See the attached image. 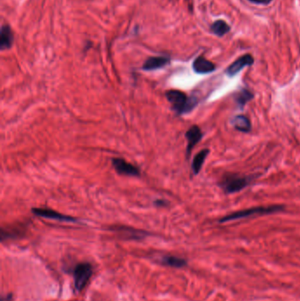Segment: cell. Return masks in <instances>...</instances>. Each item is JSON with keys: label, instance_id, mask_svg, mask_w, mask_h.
<instances>
[{"label": "cell", "instance_id": "8992f818", "mask_svg": "<svg viewBox=\"0 0 300 301\" xmlns=\"http://www.w3.org/2000/svg\"><path fill=\"white\" fill-rule=\"evenodd\" d=\"M32 212L34 215L49 220H57L61 222H77V220L72 216L65 215L58 211L47 208H33Z\"/></svg>", "mask_w": 300, "mask_h": 301}, {"label": "cell", "instance_id": "ac0fdd59", "mask_svg": "<svg viewBox=\"0 0 300 301\" xmlns=\"http://www.w3.org/2000/svg\"><path fill=\"white\" fill-rule=\"evenodd\" d=\"M249 1L253 2L254 4H270L272 0H249Z\"/></svg>", "mask_w": 300, "mask_h": 301}, {"label": "cell", "instance_id": "30bf717a", "mask_svg": "<svg viewBox=\"0 0 300 301\" xmlns=\"http://www.w3.org/2000/svg\"><path fill=\"white\" fill-rule=\"evenodd\" d=\"M193 69L197 74H207L214 72L216 66L212 62L206 59L204 56H200L194 61Z\"/></svg>", "mask_w": 300, "mask_h": 301}, {"label": "cell", "instance_id": "7a4b0ae2", "mask_svg": "<svg viewBox=\"0 0 300 301\" xmlns=\"http://www.w3.org/2000/svg\"><path fill=\"white\" fill-rule=\"evenodd\" d=\"M283 209H284L283 205H270V206L250 208V209H247V210L235 211V212H232L231 214L225 216L224 218L219 220V223H225V222L240 220V219H246V218H249V217H253V216L268 215V214L283 211Z\"/></svg>", "mask_w": 300, "mask_h": 301}, {"label": "cell", "instance_id": "6da1fadb", "mask_svg": "<svg viewBox=\"0 0 300 301\" xmlns=\"http://www.w3.org/2000/svg\"><path fill=\"white\" fill-rule=\"evenodd\" d=\"M166 97L168 102L171 104L172 108L178 115L189 113L198 103L197 100L189 98L183 92L179 90L167 91Z\"/></svg>", "mask_w": 300, "mask_h": 301}, {"label": "cell", "instance_id": "7c38bea8", "mask_svg": "<svg viewBox=\"0 0 300 301\" xmlns=\"http://www.w3.org/2000/svg\"><path fill=\"white\" fill-rule=\"evenodd\" d=\"M159 262L165 266L172 267V268H183L188 264L185 259L170 254L163 255L159 260Z\"/></svg>", "mask_w": 300, "mask_h": 301}, {"label": "cell", "instance_id": "277c9868", "mask_svg": "<svg viewBox=\"0 0 300 301\" xmlns=\"http://www.w3.org/2000/svg\"><path fill=\"white\" fill-rule=\"evenodd\" d=\"M251 176H241L239 175L229 174L223 178L220 186L228 194L235 193L247 188L252 181Z\"/></svg>", "mask_w": 300, "mask_h": 301}, {"label": "cell", "instance_id": "4fadbf2b", "mask_svg": "<svg viewBox=\"0 0 300 301\" xmlns=\"http://www.w3.org/2000/svg\"><path fill=\"white\" fill-rule=\"evenodd\" d=\"M232 125L237 130L241 132H249L251 130V123L247 116H236L232 120Z\"/></svg>", "mask_w": 300, "mask_h": 301}, {"label": "cell", "instance_id": "d6986e66", "mask_svg": "<svg viewBox=\"0 0 300 301\" xmlns=\"http://www.w3.org/2000/svg\"><path fill=\"white\" fill-rule=\"evenodd\" d=\"M154 204H156L157 206H166V205L168 204V202L167 201H165V200H157L154 202Z\"/></svg>", "mask_w": 300, "mask_h": 301}, {"label": "cell", "instance_id": "ffe728a7", "mask_svg": "<svg viewBox=\"0 0 300 301\" xmlns=\"http://www.w3.org/2000/svg\"><path fill=\"white\" fill-rule=\"evenodd\" d=\"M1 301H13V297H12L11 294L6 295V296H2Z\"/></svg>", "mask_w": 300, "mask_h": 301}, {"label": "cell", "instance_id": "8fae6325", "mask_svg": "<svg viewBox=\"0 0 300 301\" xmlns=\"http://www.w3.org/2000/svg\"><path fill=\"white\" fill-rule=\"evenodd\" d=\"M169 58L165 56H152L149 57L143 65V70L145 71H153L162 68L169 63Z\"/></svg>", "mask_w": 300, "mask_h": 301}, {"label": "cell", "instance_id": "ba28073f", "mask_svg": "<svg viewBox=\"0 0 300 301\" xmlns=\"http://www.w3.org/2000/svg\"><path fill=\"white\" fill-rule=\"evenodd\" d=\"M253 61H254L253 57L250 54H246L244 56H241L228 67L226 69V74L228 76L232 77L236 74H239L245 67L253 65Z\"/></svg>", "mask_w": 300, "mask_h": 301}, {"label": "cell", "instance_id": "3957f363", "mask_svg": "<svg viewBox=\"0 0 300 301\" xmlns=\"http://www.w3.org/2000/svg\"><path fill=\"white\" fill-rule=\"evenodd\" d=\"M93 266L90 263H79L73 269V274L74 278V286L76 291L80 293L86 288L91 276H93Z\"/></svg>", "mask_w": 300, "mask_h": 301}, {"label": "cell", "instance_id": "2e32d148", "mask_svg": "<svg viewBox=\"0 0 300 301\" xmlns=\"http://www.w3.org/2000/svg\"><path fill=\"white\" fill-rule=\"evenodd\" d=\"M210 30L214 35H218V36H224L230 31V26L225 21L219 20L211 25Z\"/></svg>", "mask_w": 300, "mask_h": 301}, {"label": "cell", "instance_id": "9a60e30c", "mask_svg": "<svg viewBox=\"0 0 300 301\" xmlns=\"http://www.w3.org/2000/svg\"><path fill=\"white\" fill-rule=\"evenodd\" d=\"M209 153H210L209 149H203L195 156L193 162H192V171L195 175H198L199 172L201 171L203 162L205 161L206 157L208 156Z\"/></svg>", "mask_w": 300, "mask_h": 301}, {"label": "cell", "instance_id": "52a82bcc", "mask_svg": "<svg viewBox=\"0 0 300 301\" xmlns=\"http://www.w3.org/2000/svg\"><path fill=\"white\" fill-rule=\"evenodd\" d=\"M111 230L117 232L121 237H124L127 240H141L148 235V233L145 231L137 230V229L129 227V226H112Z\"/></svg>", "mask_w": 300, "mask_h": 301}, {"label": "cell", "instance_id": "e0dca14e", "mask_svg": "<svg viewBox=\"0 0 300 301\" xmlns=\"http://www.w3.org/2000/svg\"><path fill=\"white\" fill-rule=\"evenodd\" d=\"M253 98V94L251 91L249 89H242V90L239 92L237 95H236L235 100L236 102L238 104V106L240 108H243L245 107V105L249 102V100Z\"/></svg>", "mask_w": 300, "mask_h": 301}, {"label": "cell", "instance_id": "5b68a950", "mask_svg": "<svg viewBox=\"0 0 300 301\" xmlns=\"http://www.w3.org/2000/svg\"><path fill=\"white\" fill-rule=\"evenodd\" d=\"M112 165L117 174H119L121 176L138 177L141 175L139 168L126 161L125 159L115 158L112 159Z\"/></svg>", "mask_w": 300, "mask_h": 301}, {"label": "cell", "instance_id": "9c48e42d", "mask_svg": "<svg viewBox=\"0 0 300 301\" xmlns=\"http://www.w3.org/2000/svg\"><path fill=\"white\" fill-rule=\"evenodd\" d=\"M185 136H186L187 141H188L187 155L189 157L194 147L197 146V144L200 142V140L202 138V132H201V129L198 127V125H193L188 129V131L186 132Z\"/></svg>", "mask_w": 300, "mask_h": 301}, {"label": "cell", "instance_id": "5bb4252c", "mask_svg": "<svg viewBox=\"0 0 300 301\" xmlns=\"http://www.w3.org/2000/svg\"><path fill=\"white\" fill-rule=\"evenodd\" d=\"M13 36L10 27L3 26L1 28V37H0V48L1 50H6L12 46Z\"/></svg>", "mask_w": 300, "mask_h": 301}]
</instances>
